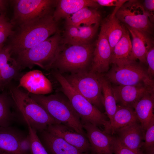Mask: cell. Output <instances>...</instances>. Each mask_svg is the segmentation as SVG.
Segmentation results:
<instances>
[{
	"label": "cell",
	"instance_id": "6da1fadb",
	"mask_svg": "<svg viewBox=\"0 0 154 154\" xmlns=\"http://www.w3.org/2000/svg\"><path fill=\"white\" fill-rule=\"evenodd\" d=\"M52 15L13 29L5 45L9 49L12 57L38 45L58 31L57 22L54 20Z\"/></svg>",
	"mask_w": 154,
	"mask_h": 154
},
{
	"label": "cell",
	"instance_id": "7a4b0ae2",
	"mask_svg": "<svg viewBox=\"0 0 154 154\" xmlns=\"http://www.w3.org/2000/svg\"><path fill=\"white\" fill-rule=\"evenodd\" d=\"M53 74L60 84L61 90L69 101L73 108L80 117L81 122L90 123L98 127L103 126L106 131L110 125L105 114L69 83L63 75L57 71Z\"/></svg>",
	"mask_w": 154,
	"mask_h": 154
},
{
	"label": "cell",
	"instance_id": "3957f363",
	"mask_svg": "<svg viewBox=\"0 0 154 154\" xmlns=\"http://www.w3.org/2000/svg\"><path fill=\"white\" fill-rule=\"evenodd\" d=\"M10 96L24 121L27 120L37 132L46 129L51 125L61 123L52 117L40 105L19 88H9Z\"/></svg>",
	"mask_w": 154,
	"mask_h": 154
},
{
	"label": "cell",
	"instance_id": "277c9868",
	"mask_svg": "<svg viewBox=\"0 0 154 154\" xmlns=\"http://www.w3.org/2000/svg\"><path fill=\"white\" fill-rule=\"evenodd\" d=\"M61 39L58 31L45 40L13 58L20 68L31 69L36 65L44 69L51 68L59 51Z\"/></svg>",
	"mask_w": 154,
	"mask_h": 154
},
{
	"label": "cell",
	"instance_id": "5b68a950",
	"mask_svg": "<svg viewBox=\"0 0 154 154\" xmlns=\"http://www.w3.org/2000/svg\"><path fill=\"white\" fill-rule=\"evenodd\" d=\"M29 94L55 120L86 136L80 117L66 96L65 98L58 94L46 96Z\"/></svg>",
	"mask_w": 154,
	"mask_h": 154
},
{
	"label": "cell",
	"instance_id": "8992f818",
	"mask_svg": "<svg viewBox=\"0 0 154 154\" xmlns=\"http://www.w3.org/2000/svg\"><path fill=\"white\" fill-rule=\"evenodd\" d=\"M64 44L60 45L51 68L56 69L61 74L89 71L93 57V45L90 43L68 46Z\"/></svg>",
	"mask_w": 154,
	"mask_h": 154
},
{
	"label": "cell",
	"instance_id": "52a82bcc",
	"mask_svg": "<svg viewBox=\"0 0 154 154\" xmlns=\"http://www.w3.org/2000/svg\"><path fill=\"white\" fill-rule=\"evenodd\" d=\"M56 0H10L13 8L10 21L14 28L19 25L39 20L53 14Z\"/></svg>",
	"mask_w": 154,
	"mask_h": 154
},
{
	"label": "cell",
	"instance_id": "ba28073f",
	"mask_svg": "<svg viewBox=\"0 0 154 154\" xmlns=\"http://www.w3.org/2000/svg\"><path fill=\"white\" fill-rule=\"evenodd\" d=\"M63 76L77 92L99 110L104 106L100 74L86 71Z\"/></svg>",
	"mask_w": 154,
	"mask_h": 154
},
{
	"label": "cell",
	"instance_id": "9c48e42d",
	"mask_svg": "<svg viewBox=\"0 0 154 154\" xmlns=\"http://www.w3.org/2000/svg\"><path fill=\"white\" fill-rule=\"evenodd\" d=\"M106 78L117 85H144L154 88V80L151 79L147 70L136 61L119 65L114 64Z\"/></svg>",
	"mask_w": 154,
	"mask_h": 154
},
{
	"label": "cell",
	"instance_id": "30bf717a",
	"mask_svg": "<svg viewBox=\"0 0 154 154\" xmlns=\"http://www.w3.org/2000/svg\"><path fill=\"white\" fill-rule=\"evenodd\" d=\"M115 15L127 27L149 34L152 32L153 23L139 1L128 0L118 9Z\"/></svg>",
	"mask_w": 154,
	"mask_h": 154
},
{
	"label": "cell",
	"instance_id": "8fae6325",
	"mask_svg": "<svg viewBox=\"0 0 154 154\" xmlns=\"http://www.w3.org/2000/svg\"><path fill=\"white\" fill-rule=\"evenodd\" d=\"M112 54L111 49L102 22L89 71L100 74L107 72L109 68Z\"/></svg>",
	"mask_w": 154,
	"mask_h": 154
},
{
	"label": "cell",
	"instance_id": "7c38bea8",
	"mask_svg": "<svg viewBox=\"0 0 154 154\" xmlns=\"http://www.w3.org/2000/svg\"><path fill=\"white\" fill-rule=\"evenodd\" d=\"M154 88L144 85H117L112 87L113 93L118 105L134 109L137 102Z\"/></svg>",
	"mask_w": 154,
	"mask_h": 154
},
{
	"label": "cell",
	"instance_id": "4fadbf2b",
	"mask_svg": "<svg viewBox=\"0 0 154 154\" xmlns=\"http://www.w3.org/2000/svg\"><path fill=\"white\" fill-rule=\"evenodd\" d=\"M51 133L62 138L82 153H87L91 146L86 136L79 133L62 123L49 125L46 129Z\"/></svg>",
	"mask_w": 154,
	"mask_h": 154
},
{
	"label": "cell",
	"instance_id": "5bb4252c",
	"mask_svg": "<svg viewBox=\"0 0 154 154\" xmlns=\"http://www.w3.org/2000/svg\"><path fill=\"white\" fill-rule=\"evenodd\" d=\"M99 24L89 26L66 25L61 42L69 45L89 44L97 32Z\"/></svg>",
	"mask_w": 154,
	"mask_h": 154
},
{
	"label": "cell",
	"instance_id": "9a60e30c",
	"mask_svg": "<svg viewBox=\"0 0 154 154\" xmlns=\"http://www.w3.org/2000/svg\"><path fill=\"white\" fill-rule=\"evenodd\" d=\"M86 131V137L95 154H107L112 153L110 149L112 136L98 127L90 123H82Z\"/></svg>",
	"mask_w": 154,
	"mask_h": 154
},
{
	"label": "cell",
	"instance_id": "2e32d148",
	"mask_svg": "<svg viewBox=\"0 0 154 154\" xmlns=\"http://www.w3.org/2000/svg\"><path fill=\"white\" fill-rule=\"evenodd\" d=\"M139 122H136L116 130L114 134L126 147L138 153H143L141 148L144 140L145 131Z\"/></svg>",
	"mask_w": 154,
	"mask_h": 154
},
{
	"label": "cell",
	"instance_id": "e0dca14e",
	"mask_svg": "<svg viewBox=\"0 0 154 154\" xmlns=\"http://www.w3.org/2000/svg\"><path fill=\"white\" fill-rule=\"evenodd\" d=\"M17 87L23 88L29 93L37 95L48 94L52 90L50 81L38 70L31 71L24 74Z\"/></svg>",
	"mask_w": 154,
	"mask_h": 154
},
{
	"label": "cell",
	"instance_id": "ac0fdd59",
	"mask_svg": "<svg viewBox=\"0 0 154 154\" xmlns=\"http://www.w3.org/2000/svg\"><path fill=\"white\" fill-rule=\"evenodd\" d=\"M38 133V137L48 154H88L81 152L75 147L46 129Z\"/></svg>",
	"mask_w": 154,
	"mask_h": 154
},
{
	"label": "cell",
	"instance_id": "d6986e66",
	"mask_svg": "<svg viewBox=\"0 0 154 154\" xmlns=\"http://www.w3.org/2000/svg\"><path fill=\"white\" fill-rule=\"evenodd\" d=\"M99 5L94 0H56L52 17L57 22L65 18L85 7H97Z\"/></svg>",
	"mask_w": 154,
	"mask_h": 154
},
{
	"label": "cell",
	"instance_id": "ffe728a7",
	"mask_svg": "<svg viewBox=\"0 0 154 154\" xmlns=\"http://www.w3.org/2000/svg\"><path fill=\"white\" fill-rule=\"evenodd\" d=\"M25 135L11 126L0 127V154H21L20 143Z\"/></svg>",
	"mask_w": 154,
	"mask_h": 154
},
{
	"label": "cell",
	"instance_id": "44dd1931",
	"mask_svg": "<svg viewBox=\"0 0 154 154\" xmlns=\"http://www.w3.org/2000/svg\"><path fill=\"white\" fill-rule=\"evenodd\" d=\"M136 60L132 51L130 34L125 28L122 37L114 48L110 63L117 65Z\"/></svg>",
	"mask_w": 154,
	"mask_h": 154
},
{
	"label": "cell",
	"instance_id": "7402d4cb",
	"mask_svg": "<svg viewBox=\"0 0 154 154\" xmlns=\"http://www.w3.org/2000/svg\"><path fill=\"white\" fill-rule=\"evenodd\" d=\"M132 37L131 40L133 55L141 63H147L146 56L148 51L153 46V41L149 34L127 27Z\"/></svg>",
	"mask_w": 154,
	"mask_h": 154
},
{
	"label": "cell",
	"instance_id": "603a6c76",
	"mask_svg": "<svg viewBox=\"0 0 154 154\" xmlns=\"http://www.w3.org/2000/svg\"><path fill=\"white\" fill-rule=\"evenodd\" d=\"M154 91L145 94L137 102L134 109L138 120L145 131L151 122L154 120Z\"/></svg>",
	"mask_w": 154,
	"mask_h": 154
},
{
	"label": "cell",
	"instance_id": "cb8c5ba5",
	"mask_svg": "<svg viewBox=\"0 0 154 154\" xmlns=\"http://www.w3.org/2000/svg\"><path fill=\"white\" fill-rule=\"evenodd\" d=\"M138 121H139L134 109L117 105L107 133L109 134H114L117 129Z\"/></svg>",
	"mask_w": 154,
	"mask_h": 154
},
{
	"label": "cell",
	"instance_id": "d4e9b609",
	"mask_svg": "<svg viewBox=\"0 0 154 154\" xmlns=\"http://www.w3.org/2000/svg\"><path fill=\"white\" fill-rule=\"evenodd\" d=\"M101 15L96 9L82 8L66 19V25L79 26L91 25L99 23Z\"/></svg>",
	"mask_w": 154,
	"mask_h": 154
},
{
	"label": "cell",
	"instance_id": "484cf974",
	"mask_svg": "<svg viewBox=\"0 0 154 154\" xmlns=\"http://www.w3.org/2000/svg\"><path fill=\"white\" fill-rule=\"evenodd\" d=\"M102 22L112 52L114 46L123 34L125 27L121 24L115 14L112 13Z\"/></svg>",
	"mask_w": 154,
	"mask_h": 154
},
{
	"label": "cell",
	"instance_id": "4316f807",
	"mask_svg": "<svg viewBox=\"0 0 154 154\" xmlns=\"http://www.w3.org/2000/svg\"><path fill=\"white\" fill-rule=\"evenodd\" d=\"M100 75L104 98V106L110 122L116 111L117 105L110 82L102 74Z\"/></svg>",
	"mask_w": 154,
	"mask_h": 154
},
{
	"label": "cell",
	"instance_id": "83f0119b",
	"mask_svg": "<svg viewBox=\"0 0 154 154\" xmlns=\"http://www.w3.org/2000/svg\"><path fill=\"white\" fill-rule=\"evenodd\" d=\"M13 103L11 98L0 93V127L11 126L15 120L16 115L11 110Z\"/></svg>",
	"mask_w": 154,
	"mask_h": 154
},
{
	"label": "cell",
	"instance_id": "f1b7e54d",
	"mask_svg": "<svg viewBox=\"0 0 154 154\" xmlns=\"http://www.w3.org/2000/svg\"><path fill=\"white\" fill-rule=\"evenodd\" d=\"M20 69L13 57L0 72V89L9 83L16 76Z\"/></svg>",
	"mask_w": 154,
	"mask_h": 154
},
{
	"label": "cell",
	"instance_id": "f546056e",
	"mask_svg": "<svg viewBox=\"0 0 154 154\" xmlns=\"http://www.w3.org/2000/svg\"><path fill=\"white\" fill-rule=\"evenodd\" d=\"M13 29V26L7 17L0 15V49L5 46Z\"/></svg>",
	"mask_w": 154,
	"mask_h": 154
},
{
	"label": "cell",
	"instance_id": "4dcf8cb0",
	"mask_svg": "<svg viewBox=\"0 0 154 154\" xmlns=\"http://www.w3.org/2000/svg\"><path fill=\"white\" fill-rule=\"evenodd\" d=\"M144 140L141 148L143 152L154 149V120L151 122L145 131Z\"/></svg>",
	"mask_w": 154,
	"mask_h": 154
},
{
	"label": "cell",
	"instance_id": "1f68e13d",
	"mask_svg": "<svg viewBox=\"0 0 154 154\" xmlns=\"http://www.w3.org/2000/svg\"><path fill=\"white\" fill-rule=\"evenodd\" d=\"M112 152L114 154H144L136 153L125 146L117 137L112 136L111 147Z\"/></svg>",
	"mask_w": 154,
	"mask_h": 154
},
{
	"label": "cell",
	"instance_id": "d6a6232c",
	"mask_svg": "<svg viewBox=\"0 0 154 154\" xmlns=\"http://www.w3.org/2000/svg\"><path fill=\"white\" fill-rule=\"evenodd\" d=\"M147 63L148 64L147 73L150 78H153L154 74V48L153 46L148 51L146 56Z\"/></svg>",
	"mask_w": 154,
	"mask_h": 154
},
{
	"label": "cell",
	"instance_id": "836d02e7",
	"mask_svg": "<svg viewBox=\"0 0 154 154\" xmlns=\"http://www.w3.org/2000/svg\"><path fill=\"white\" fill-rule=\"evenodd\" d=\"M9 48L5 46L0 49V72L12 59Z\"/></svg>",
	"mask_w": 154,
	"mask_h": 154
},
{
	"label": "cell",
	"instance_id": "e575fe53",
	"mask_svg": "<svg viewBox=\"0 0 154 154\" xmlns=\"http://www.w3.org/2000/svg\"><path fill=\"white\" fill-rule=\"evenodd\" d=\"M142 3L151 21L153 23L154 20V0H145Z\"/></svg>",
	"mask_w": 154,
	"mask_h": 154
},
{
	"label": "cell",
	"instance_id": "d590c367",
	"mask_svg": "<svg viewBox=\"0 0 154 154\" xmlns=\"http://www.w3.org/2000/svg\"><path fill=\"white\" fill-rule=\"evenodd\" d=\"M128 0H94L99 6L115 7L119 8Z\"/></svg>",
	"mask_w": 154,
	"mask_h": 154
},
{
	"label": "cell",
	"instance_id": "8d00e7d4",
	"mask_svg": "<svg viewBox=\"0 0 154 154\" xmlns=\"http://www.w3.org/2000/svg\"><path fill=\"white\" fill-rule=\"evenodd\" d=\"M19 148L21 154H31L30 141L28 135H25L21 140Z\"/></svg>",
	"mask_w": 154,
	"mask_h": 154
},
{
	"label": "cell",
	"instance_id": "74e56055",
	"mask_svg": "<svg viewBox=\"0 0 154 154\" xmlns=\"http://www.w3.org/2000/svg\"><path fill=\"white\" fill-rule=\"evenodd\" d=\"M10 0H0V15L7 17Z\"/></svg>",
	"mask_w": 154,
	"mask_h": 154
},
{
	"label": "cell",
	"instance_id": "f35d334b",
	"mask_svg": "<svg viewBox=\"0 0 154 154\" xmlns=\"http://www.w3.org/2000/svg\"><path fill=\"white\" fill-rule=\"evenodd\" d=\"M31 154H48L44 146L42 144L34 146L31 150Z\"/></svg>",
	"mask_w": 154,
	"mask_h": 154
},
{
	"label": "cell",
	"instance_id": "ab89813d",
	"mask_svg": "<svg viewBox=\"0 0 154 154\" xmlns=\"http://www.w3.org/2000/svg\"><path fill=\"white\" fill-rule=\"evenodd\" d=\"M144 154H154V149L143 152Z\"/></svg>",
	"mask_w": 154,
	"mask_h": 154
},
{
	"label": "cell",
	"instance_id": "60d3db41",
	"mask_svg": "<svg viewBox=\"0 0 154 154\" xmlns=\"http://www.w3.org/2000/svg\"><path fill=\"white\" fill-rule=\"evenodd\" d=\"M107 154H113V153H109Z\"/></svg>",
	"mask_w": 154,
	"mask_h": 154
}]
</instances>
